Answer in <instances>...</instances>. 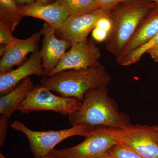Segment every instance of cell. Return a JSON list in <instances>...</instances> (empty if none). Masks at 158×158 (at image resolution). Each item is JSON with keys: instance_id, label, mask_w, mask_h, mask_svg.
Segmentation results:
<instances>
[{"instance_id": "30bf717a", "label": "cell", "mask_w": 158, "mask_h": 158, "mask_svg": "<svg viewBox=\"0 0 158 158\" xmlns=\"http://www.w3.org/2000/svg\"><path fill=\"white\" fill-rule=\"evenodd\" d=\"M55 31L54 28L45 23L40 31L44 36L40 53L46 76L57 66L67 50L72 46L67 40L58 38Z\"/></svg>"}, {"instance_id": "f546056e", "label": "cell", "mask_w": 158, "mask_h": 158, "mask_svg": "<svg viewBox=\"0 0 158 158\" xmlns=\"http://www.w3.org/2000/svg\"><path fill=\"white\" fill-rule=\"evenodd\" d=\"M0 158H6L5 157V156H4V155L2 154V153H0Z\"/></svg>"}, {"instance_id": "603a6c76", "label": "cell", "mask_w": 158, "mask_h": 158, "mask_svg": "<svg viewBox=\"0 0 158 158\" xmlns=\"http://www.w3.org/2000/svg\"><path fill=\"white\" fill-rule=\"evenodd\" d=\"M109 35V33L106 31L96 27L93 29L91 34L93 39L98 42H106Z\"/></svg>"}, {"instance_id": "484cf974", "label": "cell", "mask_w": 158, "mask_h": 158, "mask_svg": "<svg viewBox=\"0 0 158 158\" xmlns=\"http://www.w3.org/2000/svg\"><path fill=\"white\" fill-rule=\"evenodd\" d=\"M34 1V0H15V2L17 5H24V6L32 4L34 3L33 2Z\"/></svg>"}, {"instance_id": "9c48e42d", "label": "cell", "mask_w": 158, "mask_h": 158, "mask_svg": "<svg viewBox=\"0 0 158 158\" xmlns=\"http://www.w3.org/2000/svg\"><path fill=\"white\" fill-rule=\"evenodd\" d=\"M107 12L101 9L86 14L70 15L55 31L56 36L67 40L72 45L85 41L96 27L99 19Z\"/></svg>"}, {"instance_id": "cb8c5ba5", "label": "cell", "mask_w": 158, "mask_h": 158, "mask_svg": "<svg viewBox=\"0 0 158 158\" xmlns=\"http://www.w3.org/2000/svg\"><path fill=\"white\" fill-rule=\"evenodd\" d=\"M101 8L105 11L112 9L119 3L125 2L128 0H97Z\"/></svg>"}, {"instance_id": "52a82bcc", "label": "cell", "mask_w": 158, "mask_h": 158, "mask_svg": "<svg viewBox=\"0 0 158 158\" xmlns=\"http://www.w3.org/2000/svg\"><path fill=\"white\" fill-rule=\"evenodd\" d=\"M118 142L103 127L91 135L86 137L83 142L73 147L53 149L51 153L56 158H93L100 156Z\"/></svg>"}, {"instance_id": "e0dca14e", "label": "cell", "mask_w": 158, "mask_h": 158, "mask_svg": "<svg viewBox=\"0 0 158 158\" xmlns=\"http://www.w3.org/2000/svg\"><path fill=\"white\" fill-rule=\"evenodd\" d=\"M71 15H79L101 9L97 0H56Z\"/></svg>"}, {"instance_id": "d6986e66", "label": "cell", "mask_w": 158, "mask_h": 158, "mask_svg": "<svg viewBox=\"0 0 158 158\" xmlns=\"http://www.w3.org/2000/svg\"><path fill=\"white\" fill-rule=\"evenodd\" d=\"M101 158H144L138 153L123 144H114L106 152Z\"/></svg>"}, {"instance_id": "6da1fadb", "label": "cell", "mask_w": 158, "mask_h": 158, "mask_svg": "<svg viewBox=\"0 0 158 158\" xmlns=\"http://www.w3.org/2000/svg\"><path fill=\"white\" fill-rule=\"evenodd\" d=\"M68 120L72 127L87 124L121 129L131 124L129 116L120 112L116 102L108 95L107 86L87 91L81 107Z\"/></svg>"}, {"instance_id": "ffe728a7", "label": "cell", "mask_w": 158, "mask_h": 158, "mask_svg": "<svg viewBox=\"0 0 158 158\" xmlns=\"http://www.w3.org/2000/svg\"><path fill=\"white\" fill-rule=\"evenodd\" d=\"M18 38L12 35V33L5 25L0 23V43L6 46L13 44Z\"/></svg>"}, {"instance_id": "f1b7e54d", "label": "cell", "mask_w": 158, "mask_h": 158, "mask_svg": "<svg viewBox=\"0 0 158 158\" xmlns=\"http://www.w3.org/2000/svg\"><path fill=\"white\" fill-rule=\"evenodd\" d=\"M152 2H153L158 6V0H150Z\"/></svg>"}, {"instance_id": "4dcf8cb0", "label": "cell", "mask_w": 158, "mask_h": 158, "mask_svg": "<svg viewBox=\"0 0 158 158\" xmlns=\"http://www.w3.org/2000/svg\"><path fill=\"white\" fill-rule=\"evenodd\" d=\"M93 158H101L100 157H98Z\"/></svg>"}, {"instance_id": "2e32d148", "label": "cell", "mask_w": 158, "mask_h": 158, "mask_svg": "<svg viewBox=\"0 0 158 158\" xmlns=\"http://www.w3.org/2000/svg\"><path fill=\"white\" fill-rule=\"evenodd\" d=\"M23 17L15 0H0V23L11 33Z\"/></svg>"}, {"instance_id": "4316f807", "label": "cell", "mask_w": 158, "mask_h": 158, "mask_svg": "<svg viewBox=\"0 0 158 158\" xmlns=\"http://www.w3.org/2000/svg\"><path fill=\"white\" fill-rule=\"evenodd\" d=\"M50 0H37L36 3L40 5H46L49 4Z\"/></svg>"}, {"instance_id": "44dd1931", "label": "cell", "mask_w": 158, "mask_h": 158, "mask_svg": "<svg viewBox=\"0 0 158 158\" xmlns=\"http://www.w3.org/2000/svg\"><path fill=\"white\" fill-rule=\"evenodd\" d=\"M8 118L3 115L0 116V145L2 147L5 143L8 128Z\"/></svg>"}, {"instance_id": "277c9868", "label": "cell", "mask_w": 158, "mask_h": 158, "mask_svg": "<svg viewBox=\"0 0 158 158\" xmlns=\"http://www.w3.org/2000/svg\"><path fill=\"white\" fill-rule=\"evenodd\" d=\"M11 127L23 133L27 138L30 149L35 158H42L47 155L56 145L67 138L77 136L86 138L95 134L103 127L81 124L67 129L41 131H32L19 120L15 121Z\"/></svg>"}, {"instance_id": "7402d4cb", "label": "cell", "mask_w": 158, "mask_h": 158, "mask_svg": "<svg viewBox=\"0 0 158 158\" xmlns=\"http://www.w3.org/2000/svg\"><path fill=\"white\" fill-rule=\"evenodd\" d=\"M95 27L103 29L110 34L112 28V23L110 17L108 16L107 12L99 19Z\"/></svg>"}, {"instance_id": "7c38bea8", "label": "cell", "mask_w": 158, "mask_h": 158, "mask_svg": "<svg viewBox=\"0 0 158 158\" xmlns=\"http://www.w3.org/2000/svg\"><path fill=\"white\" fill-rule=\"evenodd\" d=\"M41 35L40 32H36L26 39H17L12 45H5L0 60V74L6 73L14 66L22 65L29 53H34L38 49L37 44Z\"/></svg>"}, {"instance_id": "ac0fdd59", "label": "cell", "mask_w": 158, "mask_h": 158, "mask_svg": "<svg viewBox=\"0 0 158 158\" xmlns=\"http://www.w3.org/2000/svg\"><path fill=\"white\" fill-rule=\"evenodd\" d=\"M158 46V33L147 42L127 55L118 62L122 66H130L138 62L143 55Z\"/></svg>"}, {"instance_id": "9a60e30c", "label": "cell", "mask_w": 158, "mask_h": 158, "mask_svg": "<svg viewBox=\"0 0 158 158\" xmlns=\"http://www.w3.org/2000/svg\"><path fill=\"white\" fill-rule=\"evenodd\" d=\"M34 86L30 77L22 81L13 90L0 97V114L8 118L17 110L18 107L34 89Z\"/></svg>"}, {"instance_id": "ba28073f", "label": "cell", "mask_w": 158, "mask_h": 158, "mask_svg": "<svg viewBox=\"0 0 158 158\" xmlns=\"http://www.w3.org/2000/svg\"><path fill=\"white\" fill-rule=\"evenodd\" d=\"M102 54L99 48L89 40L72 46L65 53L59 64L48 76L53 75L62 71L86 69L100 64Z\"/></svg>"}, {"instance_id": "8fae6325", "label": "cell", "mask_w": 158, "mask_h": 158, "mask_svg": "<svg viewBox=\"0 0 158 158\" xmlns=\"http://www.w3.org/2000/svg\"><path fill=\"white\" fill-rule=\"evenodd\" d=\"M46 76L40 51L37 50L22 65L14 70L0 74V94L5 95L30 76Z\"/></svg>"}, {"instance_id": "d4e9b609", "label": "cell", "mask_w": 158, "mask_h": 158, "mask_svg": "<svg viewBox=\"0 0 158 158\" xmlns=\"http://www.w3.org/2000/svg\"><path fill=\"white\" fill-rule=\"evenodd\" d=\"M155 62H158V46L150 50L147 52Z\"/></svg>"}, {"instance_id": "4fadbf2b", "label": "cell", "mask_w": 158, "mask_h": 158, "mask_svg": "<svg viewBox=\"0 0 158 158\" xmlns=\"http://www.w3.org/2000/svg\"><path fill=\"white\" fill-rule=\"evenodd\" d=\"M20 9L24 16H31L43 20L55 30L59 28L71 15L57 2L46 5L33 3L20 7Z\"/></svg>"}, {"instance_id": "7a4b0ae2", "label": "cell", "mask_w": 158, "mask_h": 158, "mask_svg": "<svg viewBox=\"0 0 158 158\" xmlns=\"http://www.w3.org/2000/svg\"><path fill=\"white\" fill-rule=\"evenodd\" d=\"M157 6L150 0H128L108 10L112 28L106 41L107 50L118 57L146 15Z\"/></svg>"}, {"instance_id": "8992f818", "label": "cell", "mask_w": 158, "mask_h": 158, "mask_svg": "<svg viewBox=\"0 0 158 158\" xmlns=\"http://www.w3.org/2000/svg\"><path fill=\"white\" fill-rule=\"evenodd\" d=\"M118 143L144 158H158V125L130 124L123 128L108 127Z\"/></svg>"}, {"instance_id": "5bb4252c", "label": "cell", "mask_w": 158, "mask_h": 158, "mask_svg": "<svg viewBox=\"0 0 158 158\" xmlns=\"http://www.w3.org/2000/svg\"><path fill=\"white\" fill-rule=\"evenodd\" d=\"M158 33V6L146 15L135 33L118 57L117 62L147 42Z\"/></svg>"}, {"instance_id": "5b68a950", "label": "cell", "mask_w": 158, "mask_h": 158, "mask_svg": "<svg viewBox=\"0 0 158 158\" xmlns=\"http://www.w3.org/2000/svg\"><path fill=\"white\" fill-rule=\"evenodd\" d=\"M81 104L82 101L78 99L55 95L40 84L34 87L17 110L23 114L50 111L69 116L78 110Z\"/></svg>"}, {"instance_id": "3957f363", "label": "cell", "mask_w": 158, "mask_h": 158, "mask_svg": "<svg viewBox=\"0 0 158 158\" xmlns=\"http://www.w3.org/2000/svg\"><path fill=\"white\" fill-rule=\"evenodd\" d=\"M111 77L101 63L86 69L62 71L42 77L40 84L60 96L83 101L85 94L94 88L107 86Z\"/></svg>"}, {"instance_id": "83f0119b", "label": "cell", "mask_w": 158, "mask_h": 158, "mask_svg": "<svg viewBox=\"0 0 158 158\" xmlns=\"http://www.w3.org/2000/svg\"><path fill=\"white\" fill-rule=\"evenodd\" d=\"M42 158H56L52 153L50 152L49 154H48L47 155L45 156Z\"/></svg>"}]
</instances>
